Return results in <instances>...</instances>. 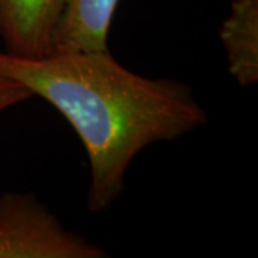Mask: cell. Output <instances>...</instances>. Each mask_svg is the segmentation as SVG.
<instances>
[{"label":"cell","instance_id":"6da1fadb","mask_svg":"<svg viewBox=\"0 0 258 258\" xmlns=\"http://www.w3.org/2000/svg\"><path fill=\"white\" fill-rule=\"evenodd\" d=\"M0 75L49 102L76 131L89 158L92 212L119 200L128 166L144 148L174 141L208 122L186 83L134 74L109 50L37 59L5 52Z\"/></svg>","mask_w":258,"mask_h":258},{"label":"cell","instance_id":"7a4b0ae2","mask_svg":"<svg viewBox=\"0 0 258 258\" xmlns=\"http://www.w3.org/2000/svg\"><path fill=\"white\" fill-rule=\"evenodd\" d=\"M106 251L66 230L29 192L0 195V258H103Z\"/></svg>","mask_w":258,"mask_h":258},{"label":"cell","instance_id":"3957f363","mask_svg":"<svg viewBox=\"0 0 258 258\" xmlns=\"http://www.w3.org/2000/svg\"><path fill=\"white\" fill-rule=\"evenodd\" d=\"M62 0H0V39L6 53L37 59L52 55Z\"/></svg>","mask_w":258,"mask_h":258},{"label":"cell","instance_id":"277c9868","mask_svg":"<svg viewBox=\"0 0 258 258\" xmlns=\"http://www.w3.org/2000/svg\"><path fill=\"white\" fill-rule=\"evenodd\" d=\"M119 0H62L53 52L108 50V33Z\"/></svg>","mask_w":258,"mask_h":258},{"label":"cell","instance_id":"5b68a950","mask_svg":"<svg viewBox=\"0 0 258 258\" xmlns=\"http://www.w3.org/2000/svg\"><path fill=\"white\" fill-rule=\"evenodd\" d=\"M220 37L232 78L241 86L257 82L258 0H234Z\"/></svg>","mask_w":258,"mask_h":258},{"label":"cell","instance_id":"8992f818","mask_svg":"<svg viewBox=\"0 0 258 258\" xmlns=\"http://www.w3.org/2000/svg\"><path fill=\"white\" fill-rule=\"evenodd\" d=\"M33 95L23 85L0 75V112L28 101Z\"/></svg>","mask_w":258,"mask_h":258}]
</instances>
